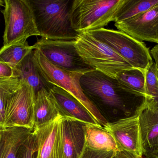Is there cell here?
I'll list each match as a JSON object with an SVG mask.
<instances>
[{"label":"cell","instance_id":"obj_1","mask_svg":"<svg viewBox=\"0 0 158 158\" xmlns=\"http://www.w3.org/2000/svg\"><path fill=\"white\" fill-rule=\"evenodd\" d=\"M73 1L27 0L42 38L52 41H76L79 33L72 26Z\"/></svg>","mask_w":158,"mask_h":158},{"label":"cell","instance_id":"obj_2","mask_svg":"<svg viewBox=\"0 0 158 158\" xmlns=\"http://www.w3.org/2000/svg\"><path fill=\"white\" fill-rule=\"evenodd\" d=\"M85 95L95 105L127 110L132 104H141L146 98L128 90L116 79L94 70L84 73L80 79Z\"/></svg>","mask_w":158,"mask_h":158},{"label":"cell","instance_id":"obj_3","mask_svg":"<svg viewBox=\"0 0 158 158\" xmlns=\"http://www.w3.org/2000/svg\"><path fill=\"white\" fill-rule=\"evenodd\" d=\"M75 46L79 55L95 70L117 79L132 66L115 50L88 32L79 33Z\"/></svg>","mask_w":158,"mask_h":158},{"label":"cell","instance_id":"obj_4","mask_svg":"<svg viewBox=\"0 0 158 158\" xmlns=\"http://www.w3.org/2000/svg\"><path fill=\"white\" fill-rule=\"evenodd\" d=\"M33 55L37 67L48 83L60 87L73 96L88 110L100 126L104 127L108 123L99 109L87 98L82 90L80 79L84 73L69 71L55 66L39 49L33 50Z\"/></svg>","mask_w":158,"mask_h":158},{"label":"cell","instance_id":"obj_5","mask_svg":"<svg viewBox=\"0 0 158 158\" xmlns=\"http://www.w3.org/2000/svg\"><path fill=\"white\" fill-rule=\"evenodd\" d=\"M124 0H74L71 13L73 28L78 33L104 28L115 21Z\"/></svg>","mask_w":158,"mask_h":158},{"label":"cell","instance_id":"obj_6","mask_svg":"<svg viewBox=\"0 0 158 158\" xmlns=\"http://www.w3.org/2000/svg\"><path fill=\"white\" fill-rule=\"evenodd\" d=\"M88 32L111 47L134 68L146 71L154 62L144 43L123 32L102 28Z\"/></svg>","mask_w":158,"mask_h":158},{"label":"cell","instance_id":"obj_7","mask_svg":"<svg viewBox=\"0 0 158 158\" xmlns=\"http://www.w3.org/2000/svg\"><path fill=\"white\" fill-rule=\"evenodd\" d=\"M4 2V9L2 11L5 22L3 46L26 41L31 36H40L27 0Z\"/></svg>","mask_w":158,"mask_h":158},{"label":"cell","instance_id":"obj_8","mask_svg":"<svg viewBox=\"0 0 158 158\" xmlns=\"http://www.w3.org/2000/svg\"><path fill=\"white\" fill-rule=\"evenodd\" d=\"M75 41H52L41 39L33 45L51 63L64 69L85 73L95 70L79 55Z\"/></svg>","mask_w":158,"mask_h":158},{"label":"cell","instance_id":"obj_9","mask_svg":"<svg viewBox=\"0 0 158 158\" xmlns=\"http://www.w3.org/2000/svg\"><path fill=\"white\" fill-rule=\"evenodd\" d=\"M35 97L36 94L33 88L27 83L21 80L18 89L7 103L3 128L23 127L34 129L33 109Z\"/></svg>","mask_w":158,"mask_h":158},{"label":"cell","instance_id":"obj_10","mask_svg":"<svg viewBox=\"0 0 158 158\" xmlns=\"http://www.w3.org/2000/svg\"><path fill=\"white\" fill-rule=\"evenodd\" d=\"M104 128L113 136L120 151L143 156L144 149L140 120L136 112L131 117L108 122Z\"/></svg>","mask_w":158,"mask_h":158},{"label":"cell","instance_id":"obj_11","mask_svg":"<svg viewBox=\"0 0 158 158\" xmlns=\"http://www.w3.org/2000/svg\"><path fill=\"white\" fill-rule=\"evenodd\" d=\"M115 26L140 41L158 44V4L132 18L115 22Z\"/></svg>","mask_w":158,"mask_h":158},{"label":"cell","instance_id":"obj_12","mask_svg":"<svg viewBox=\"0 0 158 158\" xmlns=\"http://www.w3.org/2000/svg\"><path fill=\"white\" fill-rule=\"evenodd\" d=\"M62 116L39 128H34L37 142L36 158H63Z\"/></svg>","mask_w":158,"mask_h":158},{"label":"cell","instance_id":"obj_13","mask_svg":"<svg viewBox=\"0 0 158 158\" xmlns=\"http://www.w3.org/2000/svg\"><path fill=\"white\" fill-rule=\"evenodd\" d=\"M139 117L144 152L158 147V103L146 99L135 111Z\"/></svg>","mask_w":158,"mask_h":158},{"label":"cell","instance_id":"obj_14","mask_svg":"<svg viewBox=\"0 0 158 158\" xmlns=\"http://www.w3.org/2000/svg\"><path fill=\"white\" fill-rule=\"evenodd\" d=\"M85 124L76 119L62 117L63 158H79L85 145Z\"/></svg>","mask_w":158,"mask_h":158},{"label":"cell","instance_id":"obj_15","mask_svg":"<svg viewBox=\"0 0 158 158\" xmlns=\"http://www.w3.org/2000/svg\"><path fill=\"white\" fill-rule=\"evenodd\" d=\"M49 92L62 117L76 119L86 124L99 125L88 110L64 89L53 85L49 90Z\"/></svg>","mask_w":158,"mask_h":158},{"label":"cell","instance_id":"obj_16","mask_svg":"<svg viewBox=\"0 0 158 158\" xmlns=\"http://www.w3.org/2000/svg\"><path fill=\"white\" fill-rule=\"evenodd\" d=\"M33 131L23 127L0 128V158H20L21 147Z\"/></svg>","mask_w":158,"mask_h":158},{"label":"cell","instance_id":"obj_17","mask_svg":"<svg viewBox=\"0 0 158 158\" xmlns=\"http://www.w3.org/2000/svg\"><path fill=\"white\" fill-rule=\"evenodd\" d=\"M15 77L27 83L34 89L35 94L43 89L49 91L53 85L44 79L34 59L33 50L30 52L14 69Z\"/></svg>","mask_w":158,"mask_h":158},{"label":"cell","instance_id":"obj_18","mask_svg":"<svg viewBox=\"0 0 158 158\" xmlns=\"http://www.w3.org/2000/svg\"><path fill=\"white\" fill-rule=\"evenodd\" d=\"M60 112L49 91L43 89L36 94L33 109L34 128L52 122L60 116Z\"/></svg>","mask_w":158,"mask_h":158},{"label":"cell","instance_id":"obj_19","mask_svg":"<svg viewBox=\"0 0 158 158\" xmlns=\"http://www.w3.org/2000/svg\"><path fill=\"white\" fill-rule=\"evenodd\" d=\"M85 145L94 150L120 152L111 134L99 125L86 124L85 126Z\"/></svg>","mask_w":158,"mask_h":158},{"label":"cell","instance_id":"obj_20","mask_svg":"<svg viewBox=\"0 0 158 158\" xmlns=\"http://www.w3.org/2000/svg\"><path fill=\"white\" fill-rule=\"evenodd\" d=\"M117 79L128 90L147 98L145 71L133 68L122 72Z\"/></svg>","mask_w":158,"mask_h":158},{"label":"cell","instance_id":"obj_21","mask_svg":"<svg viewBox=\"0 0 158 158\" xmlns=\"http://www.w3.org/2000/svg\"><path fill=\"white\" fill-rule=\"evenodd\" d=\"M34 49L33 45L30 46L27 41L3 46L0 49V62L6 63L14 69Z\"/></svg>","mask_w":158,"mask_h":158},{"label":"cell","instance_id":"obj_22","mask_svg":"<svg viewBox=\"0 0 158 158\" xmlns=\"http://www.w3.org/2000/svg\"><path fill=\"white\" fill-rule=\"evenodd\" d=\"M158 0H124L116 15L114 22L132 18L152 8Z\"/></svg>","mask_w":158,"mask_h":158},{"label":"cell","instance_id":"obj_23","mask_svg":"<svg viewBox=\"0 0 158 158\" xmlns=\"http://www.w3.org/2000/svg\"><path fill=\"white\" fill-rule=\"evenodd\" d=\"M21 80L18 78L0 79V128H3L6 110L11 96L20 85Z\"/></svg>","mask_w":158,"mask_h":158},{"label":"cell","instance_id":"obj_24","mask_svg":"<svg viewBox=\"0 0 158 158\" xmlns=\"http://www.w3.org/2000/svg\"><path fill=\"white\" fill-rule=\"evenodd\" d=\"M145 90L146 99L158 103V80L156 65L155 62L145 71Z\"/></svg>","mask_w":158,"mask_h":158},{"label":"cell","instance_id":"obj_25","mask_svg":"<svg viewBox=\"0 0 158 158\" xmlns=\"http://www.w3.org/2000/svg\"><path fill=\"white\" fill-rule=\"evenodd\" d=\"M37 148V139L33 131L21 147L20 158H36Z\"/></svg>","mask_w":158,"mask_h":158},{"label":"cell","instance_id":"obj_26","mask_svg":"<svg viewBox=\"0 0 158 158\" xmlns=\"http://www.w3.org/2000/svg\"><path fill=\"white\" fill-rule=\"evenodd\" d=\"M118 152L94 150L85 145L79 158H117Z\"/></svg>","mask_w":158,"mask_h":158},{"label":"cell","instance_id":"obj_27","mask_svg":"<svg viewBox=\"0 0 158 158\" xmlns=\"http://www.w3.org/2000/svg\"><path fill=\"white\" fill-rule=\"evenodd\" d=\"M12 78H15L14 69L8 64L0 62V79Z\"/></svg>","mask_w":158,"mask_h":158},{"label":"cell","instance_id":"obj_28","mask_svg":"<svg viewBox=\"0 0 158 158\" xmlns=\"http://www.w3.org/2000/svg\"><path fill=\"white\" fill-rule=\"evenodd\" d=\"M143 156L145 158H158V147L145 150Z\"/></svg>","mask_w":158,"mask_h":158},{"label":"cell","instance_id":"obj_29","mask_svg":"<svg viewBox=\"0 0 158 158\" xmlns=\"http://www.w3.org/2000/svg\"><path fill=\"white\" fill-rule=\"evenodd\" d=\"M117 158H145L143 156H138L124 151L118 152Z\"/></svg>","mask_w":158,"mask_h":158},{"label":"cell","instance_id":"obj_30","mask_svg":"<svg viewBox=\"0 0 158 158\" xmlns=\"http://www.w3.org/2000/svg\"><path fill=\"white\" fill-rule=\"evenodd\" d=\"M152 58L155 60L156 64L158 65V45L154 46L150 51Z\"/></svg>","mask_w":158,"mask_h":158},{"label":"cell","instance_id":"obj_31","mask_svg":"<svg viewBox=\"0 0 158 158\" xmlns=\"http://www.w3.org/2000/svg\"><path fill=\"white\" fill-rule=\"evenodd\" d=\"M0 6H5V2L2 0H0Z\"/></svg>","mask_w":158,"mask_h":158},{"label":"cell","instance_id":"obj_32","mask_svg":"<svg viewBox=\"0 0 158 158\" xmlns=\"http://www.w3.org/2000/svg\"><path fill=\"white\" fill-rule=\"evenodd\" d=\"M156 65L157 77V79L158 80V65H157V64H156Z\"/></svg>","mask_w":158,"mask_h":158}]
</instances>
